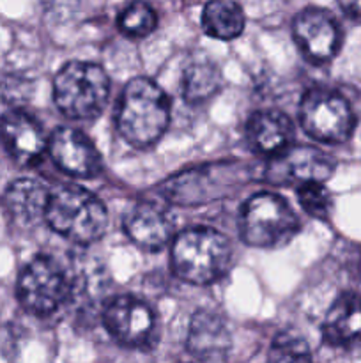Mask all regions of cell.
Returning <instances> with one entry per match:
<instances>
[{"label":"cell","mask_w":361,"mask_h":363,"mask_svg":"<svg viewBox=\"0 0 361 363\" xmlns=\"http://www.w3.org/2000/svg\"><path fill=\"white\" fill-rule=\"evenodd\" d=\"M115 123L127 144L137 149L151 147L168 128L170 98L151 78H133L120 96Z\"/></svg>","instance_id":"cell-1"},{"label":"cell","mask_w":361,"mask_h":363,"mask_svg":"<svg viewBox=\"0 0 361 363\" xmlns=\"http://www.w3.org/2000/svg\"><path fill=\"white\" fill-rule=\"evenodd\" d=\"M45 222L66 240L91 245L108 227V211L101 199L78 184H62L50 191Z\"/></svg>","instance_id":"cell-2"},{"label":"cell","mask_w":361,"mask_h":363,"mask_svg":"<svg viewBox=\"0 0 361 363\" xmlns=\"http://www.w3.org/2000/svg\"><path fill=\"white\" fill-rule=\"evenodd\" d=\"M172 268L180 280L209 286L222 279L232 261L230 241L211 227H190L172 243Z\"/></svg>","instance_id":"cell-3"},{"label":"cell","mask_w":361,"mask_h":363,"mask_svg":"<svg viewBox=\"0 0 361 363\" xmlns=\"http://www.w3.org/2000/svg\"><path fill=\"white\" fill-rule=\"evenodd\" d=\"M251 179V169L241 162L195 167L176 174L159 188L165 201L179 206H202L232 195Z\"/></svg>","instance_id":"cell-4"},{"label":"cell","mask_w":361,"mask_h":363,"mask_svg":"<svg viewBox=\"0 0 361 363\" xmlns=\"http://www.w3.org/2000/svg\"><path fill=\"white\" fill-rule=\"evenodd\" d=\"M108 96V74L94 62H67L53 78V101L67 119H96L105 110Z\"/></svg>","instance_id":"cell-5"},{"label":"cell","mask_w":361,"mask_h":363,"mask_svg":"<svg viewBox=\"0 0 361 363\" xmlns=\"http://www.w3.org/2000/svg\"><path fill=\"white\" fill-rule=\"evenodd\" d=\"M299 218L289 202L268 191L251 195L239 213V234L248 247H282L299 233Z\"/></svg>","instance_id":"cell-6"},{"label":"cell","mask_w":361,"mask_h":363,"mask_svg":"<svg viewBox=\"0 0 361 363\" xmlns=\"http://www.w3.org/2000/svg\"><path fill=\"white\" fill-rule=\"evenodd\" d=\"M74 294L67 269L50 255H38L20 273L16 296L21 307L38 318H50L66 307Z\"/></svg>","instance_id":"cell-7"},{"label":"cell","mask_w":361,"mask_h":363,"mask_svg":"<svg viewBox=\"0 0 361 363\" xmlns=\"http://www.w3.org/2000/svg\"><path fill=\"white\" fill-rule=\"evenodd\" d=\"M299 123L314 140L342 144L353 135L356 117L342 94L326 87H311L301 98Z\"/></svg>","instance_id":"cell-8"},{"label":"cell","mask_w":361,"mask_h":363,"mask_svg":"<svg viewBox=\"0 0 361 363\" xmlns=\"http://www.w3.org/2000/svg\"><path fill=\"white\" fill-rule=\"evenodd\" d=\"M103 325L120 346L131 350H152L158 342V315L133 294L112 298L103 311Z\"/></svg>","instance_id":"cell-9"},{"label":"cell","mask_w":361,"mask_h":363,"mask_svg":"<svg viewBox=\"0 0 361 363\" xmlns=\"http://www.w3.org/2000/svg\"><path fill=\"white\" fill-rule=\"evenodd\" d=\"M335 160L321 149L310 145H290L273 156L265 169V181L283 186H301L304 183H326L335 172Z\"/></svg>","instance_id":"cell-10"},{"label":"cell","mask_w":361,"mask_h":363,"mask_svg":"<svg viewBox=\"0 0 361 363\" xmlns=\"http://www.w3.org/2000/svg\"><path fill=\"white\" fill-rule=\"evenodd\" d=\"M292 35L297 48L310 62H329L342 46V28L331 13L319 7H306L292 21Z\"/></svg>","instance_id":"cell-11"},{"label":"cell","mask_w":361,"mask_h":363,"mask_svg":"<svg viewBox=\"0 0 361 363\" xmlns=\"http://www.w3.org/2000/svg\"><path fill=\"white\" fill-rule=\"evenodd\" d=\"M48 152L60 170L80 179L98 176L103 169L94 142L74 128H57L48 137Z\"/></svg>","instance_id":"cell-12"},{"label":"cell","mask_w":361,"mask_h":363,"mask_svg":"<svg viewBox=\"0 0 361 363\" xmlns=\"http://www.w3.org/2000/svg\"><path fill=\"white\" fill-rule=\"evenodd\" d=\"M0 144L20 165L39 162L48 151V137L42 126L23 110H9L0 117Z\"/></svg>","instance_id":"cell-13"},{"label":"cell","mask_w":361,"mask_h":363,"mask_svg":"<svg viewBox=\"0 0 361 363\" xmlns=\"http://www.w3.org/2000/svg\"><path fill=\"white\" fill-rule=\"evenodd\" d=\"M186 350L195 360H227L232 351V335L222 315L205 308L195 312L188 326Z\"/></svg>","instance_id":"cell-14"},{"label":"cell","mask_w":361,"mask_h":363,"mask_svg":"<svg viewBox=\"0 0 361 363\" xmlns=\"http://www.w3.org/2000/svg\"><path fill=\"white\" fill-rule=\"evenodd\" d=\"M322 340L336 350L361 347V296L343 293L328 308L322 321Z\"/></svg>","instance_id":"cell-15"},{"label":"cell","mask_w":361,"mask_h":363,"mask_svg":"<svg viewBox=\"0 0 361 363\" xmlns=\"http://www.w3.org/2000/svg\"><path fill=\"white\" fill-rule=\"evenodd\" d=\"M124 233L134 245L149 252H159L172 238L173 223L166 209L152 202H138L124 216Z\"/></svg>","instance_id":"cell-16"},{"label":"cell","mask_w":361,"mask_h":363,"mask_svg":"<svg viewBox=\"0 0 361 363\" xmlns=\"http://www.w3.org/2000/svg\"><path fill=\"white\" fill-rule=\"evenodd\" d=\"M296 130L287 113L280 110H258L246 123V140L255 152L262 156L280 155L294 144Z\"/></svg>","instance_id":"cell-17"},{"label":"cell","mask_w":361,"mask_h":363,"mask_svg":"<svg viewBox=\"0 0 361 363\" xmlns=\"http://www.w3.org/2000/svg\"><path fill=\"white\" fill-rule=\"evenodd\" d=\"M50 190L42 181L20 177L13 181L4 194V208L14 223L32 227L45 220Z\"/></svg>","instance_id":"cell-18"},{"label":"cell","mask_w":361,"mask_h":363,"mask_svg":"<svg viewBox=\"0 0 361 363\" xmlns=\"http://www.w3.org/2000/svg\"><path fill=\"white\" fill-rule=\"evenodd\" d=\"M223 85V74L218 64L211 59H195L183 71L180 92L188 105H202L219 92Z\"/></svg>","instance_id":"cell-19"},{"label":"cell","mask_w":361,"mask_h":363,"mask_svg":"<svg viewBox=\"0 0 361 363\" xmlns=\"http://www.w3.org/2000/svg\"><path fill=\"white\" fill-rule=\"evenodd\" d=\"M244 25L243 7L234 0H209L202 11V28L212 39L232 41L243 34Z\"/></svg>","instance_id":"cell-20"},{"label":"cell","mask_w":361,"mask_h":363,"mask_svg":"<svg viewBox=\"0 0 361 363\" xmlns=\"http://www.w3.org/2000/svg\"><path fill=\"white\" fill-rule=\"evenodd\" d=\"M158 25V16L152 6L144 0H133L120 11L117 27L127 38H147Z\"/></svg>","instance_id":"cell-21"},{"label":"cell","mask_w":361,"mask_h":363,"mask_svg":"<svg viewBox=\"0 0 361 363\" xmlns=\"http://www.w3.org/2000/svg\"><path fill=\"white\" fill-rule=\"evenodd\" d=\"M269 362H310L311 351L301 333L294 330L276 333L269 346Z\"/></svg>","instance_id":"cell-22"},{"label":"cell","mask_w":361,"mask_h":363,"mask_svg":"<svg viewBox=\"0 0 361 363\" xmlns=\"http://www.w3.org/2000/svg\"><path fill=\"white\" fill-rule=\"evenodd\" d=\"M297 202L314 218L328 220L331 213V195L324 183H304L297 186Z\"/></svg>","instance_id":"cell-23"},{"label":"cell","mask_w":361,"mask_h":363,"mask_svg":"<svg viewBox=\"0 0 361 363\" xmlns=\"http://www.w3.org/2000/svg\"><path fill=\"white\" fill-rule=\"evenodd\" d=\"M338 4L349 16L361 20V0H338Z\"/></svg>","instance_id":"cell-24"}]
</instances>
